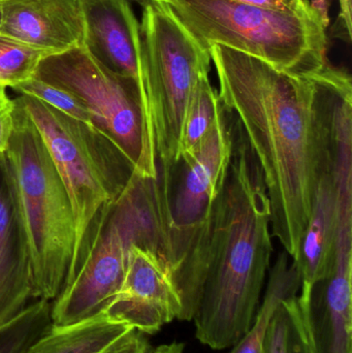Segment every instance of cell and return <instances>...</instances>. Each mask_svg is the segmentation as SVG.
Wrapping results in <instances>:
<instances>
[{
	"label": "cell",
	"instance_id": "obj_1",
	"mask_svg": "<svg viewBox=\"0 0 352 353\" xmlns=\"http://www.w3.org/2000/svg\"><path fill=\"white\" fill-rule=\"evenodd\" d=\"M231 165L204 216L174 225L167 272L181 303L180 321H194L203 345H235L253 323L271 268V209L260 167L241 126Z\"/></svg>",
	"mask_w": 352,
	"mask_h": 353
},
{
	"label": "cell",
	"instance_id": "obj_2",
	"mask_svg": "<svg viewBox=\"0 0 352 353\" xmlns=\"http://www.w3.org/2000/svg\"><path fill=\"white\" fill-rule=\"evenodd\" d=\"M209 51L221 103L237 115L262 172L272 236L295 261L318 179L331 159L332 65L295 76L221 43Z\"/></svg>",
	"mask_w": 352,
	"mask_h": 353
},
{
	"label": "cell",
	"instance_id": "obj_3",
	"mask_svg": "<svg viewBox=\"0 0 352 353\" xmlns=\"http://www.w3.org/2000/svg\"><path fill=\"white\" fill-rule=\"evenodd\" d=\"M14 105V126L0 170L34 299L53 302L74 255V213L41 134L22 108Z\"/></svg>",
	"mask_w": 352,
	"mask_h": 353
},
{
	"label": "cell",
	"instance_id": "obj_4",
	"mask_svg": "<svg viewBox=\"0 0 352 353\" xmlns=\"http://www.w3.org/2000/svg\"><path fill=\"white\" fill-rule=\"evenodd\" d=\"M142 8L138 90L146 179L175 180L186 110L212 60L163 0H150Z\"/></svg>",
	"mask_w": 352,
	"mask_h": 353
},
{
	"label": "cell",
	"instance_id": "obj_5",
	"mask_svg": "<svg viewBox=\"0 0 352 353\" xmlns=\"http://www.w3.org/2000/svg\"><path fill=\"white\" fill-rule=\"evenodd\" d=\"M163 1L207 49L221 43L295 76L329 62L330 22L312 4L280 10L229 0Z\"/></svg>",
	"mask_w": 352,
	"mask_h": 353
},
{
	"label": "cell",
	"instance_id": "obj_6",
	"mask_svg": "<svg viewBox=\"0 0 352 353\" xmlns=\"http://www.w3.org/2000/svg\"><path fill=\"white\" fill-rule=\"evenodd\" d=\"M14 101L41 134L72 205L76 241L68 281L134 176V168L96 128L34 97L19 95Z\"/></svg>",
	"mask_w": 352,
	"mask_h": 353
},
{
	"label": "cell",
	"instance_id": "obj_7",
	"mask_svg": "<svg viewBox=\"0 0 352 353\" xmlns=\"http://www.w3.org/2000/svg\"><path fill=\"white\" fill-rule=\"evenodd\" d=\"M35 78L74 94L105 134L146 179L140 91L134 81L107 68L84 45L45 58Z\"/></svg>",
	"mask_w": 352,
	"mask_h": 353
},
{
	"label": "cell",
	"instance_id": "obj_8",
	"mask_svg": "<svg viewBox=\"0 0 352 353\" xmlns=\"http://www.w3.org/2000/svg\"><path fill=\"white\" fill-rule=\"evenodd\" d=\"M140 226L134 203L122 195L52 303L53 325L66 327L105 314L123 283L130 246L140 243Z\"/></svg>",
	"mask_w": 352,
	"mask_h": 353
},
{
	"label": "cell",
	"instance_id": "obj_9",
	"mask_svg": "<svg viewBox=\"0 0 352 353\" xmlns=\"http://www.w3.org/2000/svg\"><path fill=\"white\" fill-rule=\"evenodd\" d=\"M181 303L163 261L132 245L123 283L105 314L144 335H153L179 319Z\"/></svg>",
	"mask_w": 352,
	"mask_h": 353
},
{
	"label": "cell",
	"instance_id": "obj_10",
	"mask_svg": "<svg viewBox=\"0 0 352 353\" xmlns=\"http://www.w3.org/2000/svg\"><path fill=\"white\" fill-rule=\"evenodd\" d=\"M233 151L234 134L225 110L209 136L182 157L181 179L172 201L174 225L186 228L204 216L222 187Z\"/></svg>",
	"mask_w": 352,
	"mask_h": 353
},
{
	"label": "cell",
	"instance_id": "obj_11",
	"mask_svg": "<svg viewBox=\"0 0 352 353\" xmlns=\"http://www.w3.org/2000/svg\"><path fill=\"white\" fill-rule=\"evenodd\" d=\"M1 34L52 55L84 43L79 0H1Z\"/></svg>",
	"mask_w": 352,
	"mask_h": 353
},
{
	"label": "cell",
	"instance_id": "obj_12",
	"mask_svg": "<svg viewBox=\"0 0 352 353\" xmlns=\"http://www.w3.org/2000/svg\"><path fill=\"white\" fill-rule=\"evenodd\" d=\"M79 2L84 20V47L103 65L138 87L140 22L130 0Z\"/></svg>",
	"mask_w": 352,
	"mask_h": 353
},
{
	"label": "cell",
	"instance_id": "obj_13",
	"mask_svg": "<svg viewBox=\"0 0 352 353\" xmlns=\"http://www.w3.org/2000/svg\"><path fill=\"white\" fill-rule=\"evenodd\" d=\"M351 276L330 265L309 294H298L311 353H352Z\"/></svg>",
	"mask_w": 352,
	"mask_h": 353
},
{
	"label": "cell",
	"instance_id": "obj_14",
	"mask_svg": "<svg viewBox=\"0 0 352 353\" xmlns=\"http://www.w3.org/2000/svg\"><path fill=\"white\" fill-rule=\"evenodd\" d=\"M336 219L333 154L318 179L311 215L302 236L299 252L293 263L301 277L300 294H309L311 288L328 273L332 257Z\"/></svg>",
	"mask_w": 352,
	"mask_h": 353
},
{
	"label": "cell",
	"instance_id": "obj_15",
	"mask_svg": "<svg viewBox=\"0 0 352 353\" xmlns=\"http://www.w3.org/2000/svg\"><path fill=\"white\" fill-rule=\"evenodd\" d=\"M32 299V281L21 254L0 170V329L18 317Z\"/></svg>",
	"mask_w": 352,
	"mask_h": 353
},
{
	"label": "cell",
	"instance_id": "obj_16",
	"mask_svg": "<svg viewBox=\"0 0 352 353\" xmlns=\"http://www.w3.org/2000/svg\"><path fill=\"white\" fill-rule=\"evenodd\" d=\"M132 330L105 314L66 327L52 325L25 353H103Z\"/></svg>",
	"mask_w": 352,
	"mask_h": 353
},
{
	"label": "cell",
	"instance_id": "obj_17",
	"mask_svg": "<svg viewBox=\"0 0 352 353\" xmlns=\"http://www.w3.org/2000/svg\"><path fill=\"white\" fill-rule=\"evenodd\" d=\"M262 300L250 329L231 346L229 353H262L269 325L277 309L285 301L299 294L301 277L297 265L284 250L269 270Z\"/></svg>",
	"mask_w": 352,
	"mask_h": 353
},
{
	"label": "cell",
	"instance_id": "obj_18",
	"mask_svg": "<svg viewBox=\"0 0 352 353\" xmlns=\"http://www.w3.org/2000/svg\"><path fill=\"white\" fill-rule=\"evenodd\" d=\"M225 113L218 91L211 84L209 74H205L198 81L186 110L180 141V161L209 136Z\"/></svg>",
	"mask_w": 352,
	"mask_h": 353
},
{
	"label": "cell",
	"instance_id": "obj_19",
	"mask_svg": "<svg viewBox=\"0 0 352 353\" xmlns=\"http://www.w3.org/2000/svg\"><path fill=\"white\" fill-rule=\"evenodd\" d=\"M262 353H311L298 294L277 309L267 332Z\"/></svg>",
	"mask_w": 352,
	"mask_h": 353
},
{
	"label": "cell",
	"instance_id": "obj_20",
	"mask_svg": "<svg viewBox=\"0 0 352 353\" xmlns=\"http://www.w3.org/2000/svg\"><path fill=\"white\" fill-rule=\"evenodd\" d=\"M52 304L35 300L8 325L0 329V353H25L52 325Z\"/></svg>",
	"mask_w": 352,
	"mask_h": 353
},
{
	"label": "cell",
	"instance_id": "obj_21",
	"mask_svg": "<svg viewBox=\"0 0 352 353\" xmlns=\"http://www.w3.org/2000/svg\"><path fill=\"white\" fill-rule=\"evenodd\" d=\"M52 54L0 33V89H12L35 78L41 62Z\"/></svg>",
	"mask_w": 352,
	"mask_h": 353
},
{
	"label": "cell",
	"instance_id": "obj_22",
	"mask_svg": "<svg viewBox=\"0 0 352 353\" xmlns=\"http://www.w3.org/2000/svg\"><path fill=\"white\" fill-rule=\"evenodd\" d=\"M19 95H27L43 101L63 115L95 128L92 116L74 94L37 78L31 79L12 88Z\"/></svg>",
	"mask_w": 352,
	"mask_h": 353
},
{
	"label": "cell",
	"instance_id": "obj_23",
	"mask_svg": "<svg viewBox=\"0 0 352 353\" xmlns=\"http://www.w3.org/2000/svg\"><path fill=\"white\" fill-rule=\"evenodd\" d=\"M14 105L4 89H0V157L6 150L14 126Z\"/></svg>",
	"mask_w": 352,
	"mask_h": 353
},
{
	"label": "cell",
	"instance_id": "obj_24",
	"mask_svg": "<svg viewBox=\"0 0 352 353\" xmlns=\"http://www.w3.org/2000/svg\"><path fill=\"white\" fill-rule=\"evenodd\" d=\"M149 345L144 334L132 330L103 353H143Z\"/></svg>",
	"mask_w": 352,
	"mask_h": 353
},
{
	"label": "cell",
	"instance_id": "obj_25",
	"mask_svg": "<svg viewBox=\"0 0 352 353\" xmlns=\"http://www.w3.org/2000/svg\"><path fill=\"white\" fill-rule=\"evenodd\" d=\"M339 17L337 20V37L351 43L352 37V0H338Z\"/></svg>",
	"mask_w": 352,
	"mask_h": 353
},
{
	"label": "cell",
	"instance_id": "obj_26",
	"mask_svg": "<svg viewBox=\"0 0 352 353\" xmlns=\"http://www.w3.org/2000/svg\"><path fill=\"white\" fill-rule=\"evenodd\" d=\"M229 1L251 4V6L266 8H276L280 10H296L307 4H312L310 0H229Z\"/></svg>",
	"mask_w": 352,
	"mask_h": 353
},
{
	"label": "cell",
	"instance_id": "obj_27",
	"mask_svg": "<svg viewBox=\"0 0 352 353\" xmlns=\"http://www.w3.org/2000/svg\"><path fill=\"white\" fill-rule=\"evenodd\" d=\"M185 346L180 342H172V343L161 344V345L152 347L149 345L143 353H184Z\"/></svg>",
	"mask_w": 352,
	"mask_h": 353
},
{
	"label": "cell",
	"instance_id": "obj_28",
	"mask_svg": "<svg viewBox=\"0 0 352 353\" xmlns=\"http://www.w3.org/2000/svg\"><path fill=\"white\" fill-rule=\"evenodd\" d=\"M310 2L322 14V17L330 22V14H329V12H330L332 0H310Z\"/></svg>",
	"mask_w": 352,
	"mask_h": 353
},
{
	"label": "cell",
	"instance_id": "obj_29",
	"mask_svg": "<svg viewBox=\"0 0 352 353\" xmlns=\"http://www.w3.org/2000/svg\"><path fill=\"white\" fill-rule=\"evenodd\" d=\"M132 1L136 2V3L140 4L141 6H144L145 4L150 1V0H132Z\"/></svg>",
	"mask_w": 352,
	"mask_h": 353
},
{
	"label": "cell",
	"instance_id": "obj_30",
	"mask_svg": "<svg viewBox=\"0 0 352 353\" xmlns=\"http://www.w3.org/2000/svg\"><path fill=\"white\" fill-rule=\"evenodd\" d=\"M1 23H2V3H1V0H0V29H1Z\"/></svg>",
	"mask_w": 352,
	"mask_h": 353
},
{
	"label": "cell",
	"instance_id": "obj_31",
	"mask_svg": "<svg viewBox=\"0 0 352 353\" xmlns=\"http://www.w3.org/2000/svg\"></svg>",
	"mask_w": 352,
	"mask_h": 353
}]
</instances>
